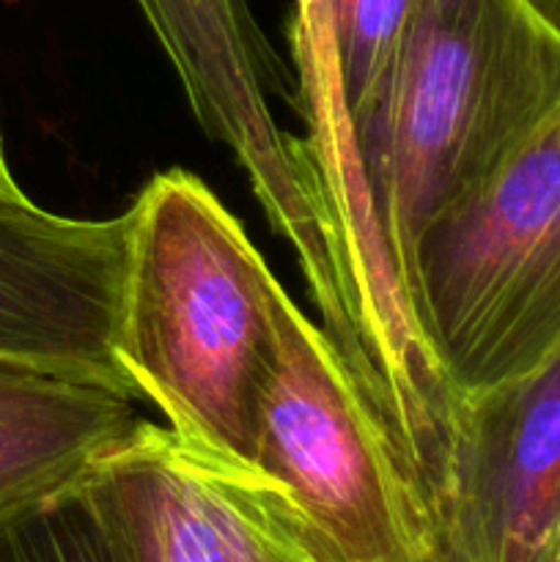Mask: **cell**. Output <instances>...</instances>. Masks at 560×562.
I'll return each mask as SVG.
<instances>
[{
    "label": "cell",
    "mask_w": 560,
    "mask_h": 562,
    "mask_svg": "<svg viewBox=\"0 0 560 562\" xmlns=\"http://www.w3.org/2000/svg\"><path fill=\"white\" fill-rule=\"evenodd\" d=\"M434 562H464V560H461L459 554L453 552V549H448L443 541H439V554H437V560H434Z\"/></svg>",
    "instance_id": "obj_14"
},
{
    "label": "cell",
    "mask_w": 560,
    "mask_h": 562,
    "mask_svg": "<svg viewBox=\"0 0 560 562\" xmlns=\"http://www.w3.org/2000/svg\"><path fill=\"white\" fill-rule=\"evenodd\" d=\"M294 3H307V0H294Z\"/></svg>",
    "instance_id": "obj_16"
},
{
    "label": "cell",
    "mask_w": 560,
    "mask_h": 562,
    "mask_svg": "<svg viewBox=\"0 0 560 562\" xmlns=\"http://www.w3.org/2000/svg\"><path fill=\"white\" fill-rule=\"evenodd\" d=\"M415 3L417 0H329L340 82L355 124L382 82Z\"/></svg>",
    "instance_id": "obj_11"
},
{
    "label": "cell",
    "mask_w": 560,
    "mask_h": 562,
    "mask_svg": "<svg viewBox=\"0 0 560 562\" xmlns=\"http://www.w3.org/2000/svg\"><path fill=\"white\" fill-rule=\"evenodd\" d=\"M115 357L179 442L250 467L283 285L198 176L157 173L130 209Z\"/></svg>",
    "instance_id": "obj_2"
},
{
    "label": "cell",
    "mask_w": 560,
    "mask_h": 562,
    "mask_svg": "<svg viewBox=\"0 0 560 562\" xmlns=\"http://www.w3.org/2000/svg\"><path fill=\"white\" fill-rule=\"evenodd\" d=\"M0 562H126L86 472L0 510Z\"/></svg>",
    "instance_id": "obj_10"
},
{
    "label": "cell",
    "mask_w": 560,
    "mask_h": 562,
    "mask_svg": "<svg viewBox=\"0 0 560 562\" xmlns=\"http://www.w3.org/2000/svg\"><path fill=\"white\" fill-rule=\"evenodd\" d=\"M547 562H560V538H558V543H555L552 554H549V560H547Z\"/></svg>",
    "instance_id": "obj_15"
},
{
    "label": "cell",
    "mask_w": 560,
    "mask_h": 562,
    "mask_svg": "<svg viewBox=\"0 0 560 562\" xmlns=\"http://www.w3.org/2000/svg\"><path fill=\"white\" fill-rule=\"evenodd\" d=\"M130 225L0 198V360L132 393L115 357Z\"/></svg>",
    "instance_id": "obj_7"
},
{
    "label": "cell",
    "mask_w": 560,
    "mask_h": 562,
    "mask_svg": "<svg viewBox=\"0 0 560 562\" xmlns=\"http://www.w3.org/2000/svg\"><path fill=\"white\" fill-rule=\"evenodd\" d=\"M533 16L544 22L555 36H560V0H522Z\"/></svg>",
    "instance_id": "obj_12"
},
{
    "label": "cell",
    "mask_w": 560,
    "mask_h": 562,
    "mask_svg": "<svg viewBox=\"0 0 560 562\" xmlns=\"http://www.w3.org/2000/svg\"><path fill=\"white\" fill-rule=\"evenodd\" d=\"M410 307L456 398L525 376L560 346V110L434 220Z\"/></svg>",
    "instance_id": "obj_4"
},
{
    "label": "cell",
    "mask_w": 560,
    "mask_h": 562,
    "mask_svg": "<svg viewBox=\"0 0 560 562\" xmlns=\"http://www.w3.org/2000/svg\"><path fill=\"white\" fill-rule=\"evenodd\" d=\"M184 86L209 137L228 146L250 179L275 234L300 261L324 333L357 368L346 289L327 220L318 206L300 137L269 113L261 82V36L245 0H137Z\"/></svg>",
    "instance_id": "obj_5"
},
{
    "label": "cell",
    "mask_w": 560,
    "mask_h": 562,
    "mask_svg": "<svg viewBox=\"0 0 560 562\" xmlns=\"http://www.w3.org/2000/svg\"><path fill=\"white\" fill-rule=\"evenodd\" d=\"M141 423L126 390L0 360V510L80 477Z\"/></svg>",
    "instance_id": "obj_9"
},
{
    "label": "cell",
    "mask_w": 560,
    "mask_h": 562,
    "mask_svg": "<svg viewBox=\"0 0 560 562\" xmlns=\"http://www.w3.org/2000/svg\"><path fill=\"white\" fill-rule=\"evenodd\" d=\"M558 110L560 36L522 0H417L355 124L368 201L406 302L423 231Z\"/></svg>",
    "instance_id": "obj_1"
},
{
    "label": "cell",
    "mask_w": 560,
    "mask_h": 562,
    "mask_svg": "<svg viewBox=\"0 0 560 562\" xmlns=\"http://www.w3.org/2000/svg\"><path fill=\"white\" fill-rule=\"evenodd\" d=\"M464 562H547L560 538V346L525 376L459 398L437 497Z\"/></svg>",
    "instance_id": "obj_8"
},
{
    "label": "cell",
    "mask_w": 560,
    "mask_h": 562,
    "mask_svg": "<svg viewBox=\"0 0 560 562\" xmlns=\"http://www.w3.org/2000/svg\"><path fill=\"white\" fill-rule=\"evenodd\" d=\"M253 470L283 492L322 562H434L439 521L344 351L278 296Z\"/></svg>",
    "instance_id": "obj_3"
},
{
    "label": "cell",
    "mask_w": 560,
    "mask_h": 562,
    "mask_svg": "<svg viewBox=\"0 0 560 562\" xmlns=\"http://www.w3.org/2000/svg\"><path fill=\"white\" fill-rule=\"evenodd\" d=\"M25 192L16 187L14 176H11L9 162H5V154H3V140H0V198H20Z\"/></svg>",
    "instance_id": "obj_13"
},
{
    "label": "cell",
    "mask_w": 560,
    "mask_h": 562,
    "mask_svg": "<svg viewBox=\"0 0 560 562\" xmlns=\"http://www.w3.org/2000/svg\"><path fill=\"white\" fill-rule=\"evenodd\" d=\"M126 562H322L275 483L143 420L86 470Z\"/></svg>",
    "instance_id": "obj_6"
}]
</instances>
